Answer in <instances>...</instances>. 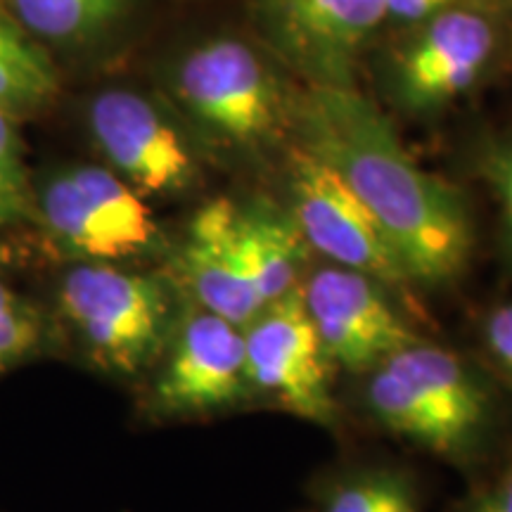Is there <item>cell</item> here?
Masks as SVG:
<instances>
[{"mask_svg":"<svg viewBox=\"0 0 512 512\" xmlns=\"http://www.w3.org/2000/svg\"><path fill=\"white\" fill-rule=\"evenodd\" d=\"M302 147L332 166L380 221L413 280L456 278L472 249L460 195L434 178L401 145L373 102L328 81L299 107Z\"/></svg>","mask_w":512,"mask_h":512,"instance_id":"cell-1","label":"cell"},{"mask_svg":"<svg viewBox=\"0 0 512 512\" xmlns=\"http://www.w3.org/2000/svg\"><path fill=\"white\" fill-rule=\"evenodd\" d=\"M60 313L95 363L136 375L166 347L171 304L157 278L79 261L60 283Z\"/></svg>","mask_w":512,"mask_h":512,"instance_id":"cell-2","label":"cell"},{"mask_svg":"<svg viewBox=\"0 0 512 512\" xmlns=\"http://www.w3.org/2000/svg\"><path fill=\"white\" fill-rule=\"evenodd\" d=\"M34 211L50 240L79 261L133 259L157 240L143 195L105 166L79 164L50 174L34 192Z\"/></svg>","mask_w":512,"mask_h":512,"instance_id":"cell-3","label":"cell"},{"mask_svg":"<svg viewBox=\"0 0 512 512\" xmlns=\"http://www.w3.org/2000/svg\"><path fill=\"white\" fill-rule=\"evenodd\" d=\"M292 221L304 242L335 266L380 285L406 287L411 273L380 221L332 166L299 147L292 155Z\"/></svg>","mask_w":512,"mask_h":512,"instance_id":"cell-4","label":"cell"},{"mask_svg":"<svg viewBox=\"0 0 512 512\" xmlns=\"http://www.w3.org/2000/svg\"><path fill=\"white\" fill-rule=\"evenodd\" d=\"M247 377L273 394L299 418L332 425L335 401L330 394L328 354L306 311L302 290L264 306L245 325Z\"/></svg>","mask_w":512,"mask_h":512,"instance_id":"cell-5","label":"cell"},{"mask_svg":"<svg viewBox=\"0 0 512 512\" xmlns=\"http://www.w3.org/2000/svg\"><path fill=\"white\" fill-rule=\"evenodd\" d=\"M176 91L192 117L233 143H259L278 126L280 95L273 76L238 41H211L185 55Z\"/></svg>","mask_w":512,"mask_h":512,"instance_id":"cell-6","label":"cell"},{"mask_svg":"<svg viewBox=\"0 0 512 512\" xmlns=\"http://www.w3.org/2000/svg\"><path fill=\"white\" fill-rule=\"evenodd\" d=\"M382 287L368 275L335 264L311 275L302 297L330 361L368 370L418 342Z\"/></svg>","mask_w":512,"mask_h":512,"instance_id":"cell-7","label":"cell"},{"mask_svg":"<svg viewBox=\"0 0 512 512\" xmlns=\"http://www.w3.org/2000/svg\"><path fill=\"white\" fill-rule=\"evenodd\" d=\"M88 128L114 174L140 195L178 192L192 181L190 150L143 95L121 88L98 93L88 107Z\"/></svg>","mask_w":512,"mask_h":512,"instance_id":"cell-8","label":"cell"},{"mask_svg":"<svg viewBox=\"0 0 512 512\" xmlns=\"http://www.w3.org/2000/svg\"><path fill=\"white\" fill-rule=\"evenodd\" d=\"M247 384L245 330L200 306L178 325L155 384V406L164 413L214 411L240 401Z\"/></svg>","mask_w":512,"mask_h":512,"instance_id":"cell-9","label":"cell"},{"mask_svg":"<svg viewBox=\"0 0 512 512\" xmlns=\"http://www.w3.org/2000/svg\"><path fill=\"white\" fill-rule=\"evenodd\" d=\"M181 271L197 304L245 325L264 309L240 242V207L214 200L197 211L181 247Z\"/></svg>","mask_w":512,"mask_h":512,"instance_id":"cell-10","label":"cell"},{"mask_svg":"<svg viewBox=\"0 0 512 512\" xmlns=\"http://www.w3.org/2000/svg\"><path fill=\"white\" fill-rule=\"evenodd\" d=\"M494 53V29L470 10H444L427 24L401 60V98L437 107L467 91Z\"/></svg>","mask_w":512,"mask_h":512,"instance_id":"cell-11","label":"cell"},{"mask_svg":"<svg viewBox=\"0 0 512 512\" xmlns=\"http://www.w3.org/2000/svg\"><path fill=\"white\" fill-rule=\"evenodd\" d=\"M268 17L297 55L342 72L349 55L389 17L387 0H264Z\"/></svg>","mask_w":512,"mask_h":512,"instance_id":"cell-12","label":"cell"},{"mask_svg":"<svg viewBox=\"0 0 512 512\" xmlns=\"http://www.w3.org/2000/svg\"><path fill=\"white\" fill-rule=\"evenodd\" d=\"M418 392L465 448L486 420V394L475 375L451 351L413 342L384 358Z\"/></svg>","mask_w":512,"mask_h":512,"instance_id":"cell-13","label":"cell"},{"mask_svg":"<svg viewBox=\"0 0 512 512\" xmlns=\"http://www.w3.org/2000/svg\"><path fill=\"white\" fill-rule=\"evenodd\" d=\"M240 242L261 304L268 306L297 287L309 245L294 221L271 209H240Z\"/></svg>","mask_w":512,"mask_h":512,"instance_id":"cell-14","label":"cell"},{"mask_svg":"<svg viewBox=\"0 0 512 512\" xmlns=\"http://www.w3.org/2000/svg\"><path fill=\"white\" fill-rule=\"evenodd\" d=\"M55 91L57 72L46 50L8 10H0V110L41 107Z\"/></svg>","mask_w":512,"mask_h":512,"instance_id":"cell-15","label":"cell"},{"mask_svg":"<svg viewBox=\"0 0 512 512\" xmlns=\"http://www.w3.org/2000/svg\"><path fill=\"white\" fill-rule=\"evenodd\" d=\"M126 0H8V12L38 43L76 46L110 29Z\"/></svg>","mask_w":512,"mask_h":512,"instance_id":"cell-16","label":"cell"},{"mask_svg":"<svg viewBox=\"0 0 512 512\" xmlns=\"http://www.w3.org/2000/svg\"><path fill=\"white\" fill-rule=\"evenodd\" d=\"M368 403L377 420L392 432L415 439L418 444L434 448L439 453L460 451L456 439L439 420V415L387 363L375 366V373L368 384Z\"/></svg>","mask_w":512,"mask_h":512,"instance_id":"cell-17","label":"cell"},{"mask_svg":"<svg viewBox=\"0 0 512 512\" xmlns=\"http://www.w3.org/2000/svg\"><path fill=\"white\" fill-rule=\"evenodd\" d=\"M323 512H418V501L403 477L366 472L330 489Z\"/></svg>","mask_w":512,"mask_h":512,"instance_id":"cell-18","label":"cell"},{"mask_svg":"<svg viewBox=\"0 0 512 512\" xmlns=\"http://www.w3.org/2000/svg\"><path fill=\"white\" fill-rule=\"evenodd\" d=\"M34 214V185L12 114L0 110V228Z\"/></svg>","mask_w":512,"mask_h":512,"instance_id":"cell-19","label":"cell"},{"mask_svg":"<svg viewBox=\"0 0 512 512\" xmlns=\"http://www.w3.org/2000/svg\"><path fill=\"white\" fill-rule=\"evenodd\" d=\"M41 318L27 299L0 280V370L15 366L36 349Z\"/></svg>","mask_w":512,"mask_h":512,"instance_id":"cell-20","label":"cell"},{"mask_svg":"<svg viewBox=\"0 0 512 512\" xmlns=\"http://www.w3.org/2000/svg\"><path fill=\"white\" fill-rule=\"evenodd\" d=\"M486 344L501 368L512 377V304L498 306L486 320Z\"/></svg>","mask_w":512,"mask_h":512,"instance_id":"cell-21","label":"cell"},{"mask_svg":"<svg viewBox=\"0 0 512 512\" xmlns=\"http://www.w3.org/2000/svg\"><path fill=\"white\" fill-rule=\"evenodd\" d=\"M491 178H494L498 195H501L505 223H508V235L512 242V145L494 157V162H491Z\"/></svg>","mask_w":512,"mask_h":512,"instance_id":"cell-22","label":"cell"},{"mask_svg":"<svg viewBox=\"0 0 512 512\" xmlns=\"http://www.w3.org/2000/svg\"><path fill=\"white\" fill-rule=\"evenodd\" d=\"M467 512H512V467L484 491Z\"/></svg>","mask_w":512,"mask_h":512,"instance_id":"cell-23","label":"cell"},{"mask_svg":"<svg viewBox=\"0 0 512 512\" xmlns=\"http://www.w3.org/2000/svg\"><path fill=\"white\" fill-rule=\"evenodd\" d=\"M453 0H387L389 17L406 19V22H415V19H427L439 15V12L448 10Z\"/></svg>","mask_w":512,"mask_h":512,"instance_id":"cell-24","label":"cell"}]
</instances>
